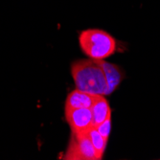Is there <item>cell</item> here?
Here are the masks:
<instances>
[{
  "mask_svg": "<svg viewBox=\"0 0 160 160\" xmlns=\"http://www.w3.org/2000/svg\"><path fill=\"white\" fill-rule=\"evenodd\" d=\"M95 128H97V130L100 132V134L102 136L108 140V136L110 133V128H111V118L106 120L103 123H101L100 125H98Z\"/></svg>",
  "mask_w": 160,
  "mask_h": 160,
  "instance_id": "obj_9",
  "label": "cell"
},
{
  "mask_svg": "<svg viewBox=\"0 0 160 160\" xmlns=\"http://www.w3.org/2000/svg\"><path fill=\"white\" fill-rule=\"evenodd\" d=\"M99 62H100V64L102 67H103L104 72H105L106 79L108 82V94H109L120 83L123 76H122L121 71L116 65H113L111 63H108V62H104V60L99 61Z\"/></svg>",
  "mask_w": 160,
  "mask_h": 160,
  "instance_id": "obj_7",
  "label": "cell"
},
{
  "mask_svg": "<svg viewBox=\"0 0 160 160\" xmlns=\"http://www.w3.org/2000/svg\"><path fill=\"white\" fill-rule=\"evenodd\" d=\"M79 43L82 52L92 60L102 61L116 51V40L108 33L99 29H86L80 33Z\"/></svg>",
  "mask_w": 160,
  "mask_h": 160,
  "instance_id": "obj_2",
  "label": "cell"
},
{
  "mask_svg": "<svg viewBox=\"0 0 160 160\" xmlns=\"http://www.w3.org/2000/svg\"><path fill=\"white\" fill-rule=\"evenodd\" d=\"M63 159L67 160H99L101 159L93 147L88 132L72 133L69 146Z\"/></svg>",
  "mask_w": 160,
  "mask_h": 160,
  "instance_id": "obj_3",
  "label": "cell"
},
{
  "mask_svg": "<svg viewBox=\"0 0 160 160\" xmlns=\"http://www.w3.org/2000/svg\"><path fill=\"white\" fill-rule=\"evenodd\" d=\"M93 94L87 93L79 89L70 92L66 98L65 108H90L93 103Z\"/></svg>",
  "mask_w": 160,
  "mask_h": 160,
  "instance_id": "obj_6",
  "label": "cell"
},
{
  "mask_svg": "<svg viewBox=\"0 0 160 160\" xmlns=\"http://www.w3.org/2000/svg\"><path fill=\"white\" fill-rule=\"evenodd\" d=\"M65 118L72 133H86L94 127L90 108H65Z\"/></svg>",
  "mask_w": 160,
  "mask_h": 160,
  "instance_id": "obj_4",
  "label": "cell"
},
{
  "mask_svg": "<svg viewBox=\"0 0 160 160\" xmlns=\"http://www.w3.org/2000/svg\"><path fill=\"white\" fill-rule=\"evenodd\" d=\"M90 110L92 112L94 127H97L101 123L111 118V109L105 95H94Z\"/></svg>",
  "mask_w": 160,
  "mask_h": 160,
  "instance_id": "obj_5",
  "label": "cell"
},
{
  "mask_svg": "<svg viewBox=\"0 0 160 160\" xmlns=\"http://www.w3.org/2000/svg\"><path fill=\"white\" fill-rule=\"evenodd\" d=\"M71 75L76 88L93 95H108V85L98 60H81L71 64Z\"/></svg>",
  "mask_w": 160,
  "mask_h": 160,
  "instance_id": "obj_1",
  "label": "cell"
},
{
  "mask_svg": "<svg viewBox=\"0 0 160 160\" xmlns=\"http://www.w3.org/2000/svg\"><path fill=\"white\" fill-rule=\"evenodd\" d=\"M88 135L90 137L92 145H93V147L95 148L99 157L102 159V157H103V154H104V152L106 151V148H107L108 139H106V138H104L103 136H102L95 127H93L89 130Z\"/></svg>",
  "mask_w": 160,
  "mask_h": 160,
  "instance_id": "obj_8",
  "label": "cell"
}]
</instances>
